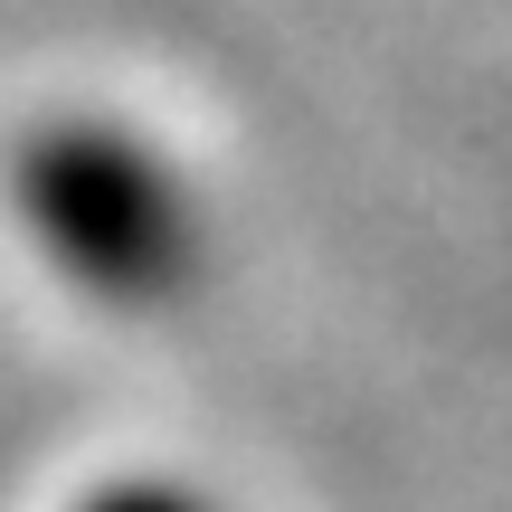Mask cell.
<instances>
[{
  "mask_svg": "<svg viewBox=\"0 0 512 512\" xmlns=\"http://www.w3.org/2000/svg\"><path fill=\"white\" fill-rule=\"evenodd\" d=\"M19 209L86 294H152L171 275V238H181L171 181L114 124H57L48 143H29Z\"/></svg>",
  "mask_w": 512,
  "mask_h": 512,
  "instance_id": "1",
  "label": "cell"
}]
</instances>
